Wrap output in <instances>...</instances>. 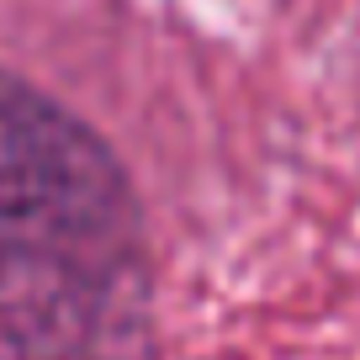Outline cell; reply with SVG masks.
<instances>
[{
	"label": "cell",
	"mask_w": 360,
	"mask_h": 360,
	"mask_svg": "<svg viewBox=\"0 0 360 360\" xmlns=\"http://www.w3.org/2000/svg\"><path fill=\"white\" fill-rule=\"evenodd\" d=\"M0 360H159L154 238L127 165L0 64Z\"/></svg>",
	"instance_id": "1"
}]
</instances>
